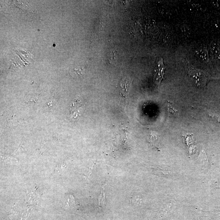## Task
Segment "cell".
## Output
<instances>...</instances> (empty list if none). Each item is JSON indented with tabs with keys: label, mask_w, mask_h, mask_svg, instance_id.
<instances>
[{
	"label": "cell",
	"mask_w": 220,
	"mask_h": 220,
	"mask_svg": "<svg viewBox=\"0 0 220 220\" xmlns=\"http://www.w3.org/2000/svg\"><path fill=\"white\" fill-rule=\"evenodd\" d=\"M184 141L186 144L187 150L190 155H193L196 153L197 143L195 141L192 134L183 135Z\"/></svg>",
	"instance_id": "4"
},
{
	"label": "cell",
	"mask_w": 220,
	"mask_h": 220,
	"mask_svg": "<svg viewBox=\"0 0 220 220\" xmlns=\"http://www.w3.org/2000/svg\"><path fill=\"white\" fill-rule=\"evenodd\" d=\"M165 67L164 66L163 60L162 58L159 59L157 64L154 74V80L158 86H160L161 82L164 78V71Z\"/></svg>",
	"instance_id": "2"
},
{
	"label": "cell",
	"mask_w": 220,
	"mask_h": 220,
	"mask_svg": "<svg viewBox=\"0 0 220 220\" xmlns=\"http://www.w3.org/2000/svg\"><path fill=\"white\" fill-rule=\"evenodd\" d=\"M132 80L130 78H125L120 82V95L126 102L131 88Z\"/></svg>",
	"instance_id": "3"
},
{
	"label": "cell",
	"mask_w": 220,
	"mask_h": 220,
	"mask_svg": "<svg viewBox=\"0 0 220 220\" xmlns=\"http://www.w3.org/2000/svg\"><path fill=\"white\" fill-rule=\"evenodd\" d=\"M168 109L169 113L173 114V115L175 117H178L179 116V113H178L177 110H176L175 107H173L172 104L170 103L169 102H168Z\"/></svg>",
	"instance_id": "9"
},
{
	"label": "cell",
	"mask_w": 220,
	"mask_h": 220,
	"mask_svg": "<svg viewBox=\"0 0 220 220\" xmlns=\"http://www.w3.org/2000/svg\"><path fill=\"white\" fill-rule=\"evenodd\" d=\"M201 165H202V168H206L208 166V161L207 159L206 155L205 154V152H202V156H201Z\"/></svg>",
	"instance_id": "10"
},
{
	"label": "cell",
	"mask_w": 220,
	"mask_h": 220,
	"mask_svg": "<svg viewBox=\"0 0 220 220\" xmlns=\"http://www.w3.org/2000/svg\"><path fill=\"white\" fill-rule=\"evenodd\" d=\"M148 140L149 143L153 149L160 150V138L154 133H151L149 135Z\"/></svg>",
	"instance_id": "7"
},
{
	"label": "cell",
	"mask_w": 220,
	"mask_h": 220,
	"mask_svg": "<svg viewBox=\"0 0 220 220\" xmlns=\"http://www.w3.org/2000/svg\"><path fill=\"white\" fill-rule=\"evenodd\" d=\"M118 55V53H117V51L113 52L112 53L111 55V58L109 59L110 63H113V62L117 60V58Z\"/></svg>",
	"instance_id": "12"
},
{
	"label": "cell",
	"mask_w": 220,
	"mask_h": 220,
	"mask_svg": "<svg viewBox=\"0 0 220 220\" xmlns=\"http://www.w3.org/2000/svg\"><path fill=\"white\" fill-rule=\"evenodd\" d=\"M211 55L215 60L220 62V46L218 44H212L211 47Z\"/></svg>",
	"instance_id": "8"
},
{
	"label": "cell",
	"mask_w": 220,
	"mask_h": 220,
	"mask_svg": "<svg viewBox=\"0 0 220 220\" xmlns=\"http://www.w3.org/2000/svg\"><path fill=\"white\" fill-rule=\"evenodd\" d=\"M105 195V193L104 191V188H103V189H102V192H101V195H100V197H99L98 199L99 205H101V203L102 202V203H104Z\"/></svg>",
	"instance_id": "13"
},
{
	"label": "cell",
	"mask_w": 220,
	"mask_h": 220,
	"mask_svg": "<svg viewBox=\"0 0 220 220\" xmlns=\"http://www.w3.org/2000/svg\"><path fill=\"white\" fill-rule=\"evenodd\" d=\"M188 76L199 87L203 88L210 79L208 75L201 70L191 68L188 70Z\"/></svg>",
	"instance_id": "1"
},
{
	"label": "cell",
	"mask_w": 220,
	"mask_h": 220,
	"mask_svg": "<svg viewBox=\"0 0 220 220\" xmlns=\"http://www.w3.org/2000/svg\"><path fill=\"white\" fill-rule=\"evenodd\" d=\"M212 5L214 7L220 9V1H212Z\"/></svg>",
	"instance_id": "14"
},
{
	"label": "cell",
	"mask_w": 220,
	"mask_h": 220,
	"mask_svg": "<svg viewBox=\"0 0 220 220\" xmlns=\"http://www.w3.org/2000/svg\"><path fill=\"white\" fill-rule=\"evenodd\" d=\"M195 55L199 60L203 63H206L209 60L208 54L206 49L200 47L196 50Z\"/></svg>",
	"instance_id": "5"
},
{
	"label": "cell",
	"mask_w": 220,
	"mask_h": 220,
	"mask_svg": "<svg viewBox=\"0 0 220 220\" xmlns=\"http://www.w3.org/2000/svg\"><path fill=\"white\" fill-rule=\"evenodd\" d=\"M69 72L70 75L73 78H79L84 76L86 73V69L84 66H78L71 68Z\"/></svg>",
	"instance_id": "6"
},
{
	"label": "cell",
	"mask_w": 220,
	"mask_h": 220,
	"mask_svg": "<svg viewBox=\"0 0 220 220\" xmlns=\"http://www.w3.org/2000/svg\"><path fill=\"white\" fill-rule=\"evenodd\" d=\"M208 114L209 115V116L211 118H212L213 120H214L216 122L218 123L220 125V118L219 117L216 116V115L213 114V113H210V112L208 113Z\"/></svg>",
	"instance_id": "11"
}]
</instances>
